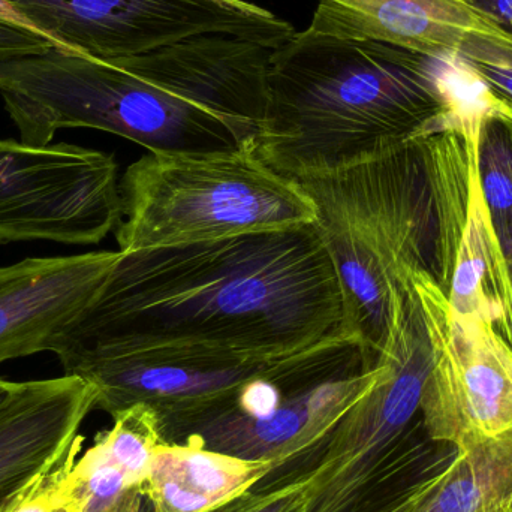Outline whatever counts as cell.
I'll return each instance as SVG.
<instances>
[{
	"mask_svg": "<svg viewBox=\"0 0 512 512\" xmlns=\"http://www.w3.org/2000/svg\"><path fill=\"white\" fill-rule=\"evenodd\" d=\"M343 328H354L345 292L312 222L120 252L50 352L59 361L159 349L283 357Z\"/></svg>",
	"mask_w": 512,
	"mask_h": 512,
	"instance_id": "obj_1",
	"label": "cell"
},
{
	"mask_svg": "<svg viewBox=\"0 0 512 512\" xmlns=\"http://www.w3.org/2000/svg\"><path fill=\"white\" fill-rule=\"evenodd\" d=\"M273 50L228 33L114 60L51 48L0 63V96L30 146L90 128L152 153L233 152L264 126Z\"/></svg>",
	"mask_w": 512,
	"mask_h": 512,
	"instance_id": "obj_2",
	"label": "cell"
},
{
	"mask_svg": "<svg viewBox=\"0 0 512 512\" xmlns=\"http://www.w3.org/2000/svg\"><path fill=\"white\" fill-rule=\"evenodd\" d=\"M267 84L255 150L289 179L477 122L495 105L456 60L310 29L271 51Z\"/></svg>",
	"mask_w": 512,
	"mask_h": 512,
	"instance_id": "obj_3",
	"label": "cell"
},
{
	"mask_svg": "<svg viewBox=\"0 0 512 512\" xmlns=\"http://www.w3.org/2000/svg\"><path fill=\"white\" fill-rule=\"evenodd\" d=\"M477 123L294 179L315 206L367 367L387 345L402 279L427 274L450 294L477 173Z\"/></svg>",
	"mask_w": 512,
	"mask_h": 512,
	"instance_id": "obj_4",
	"label": "cell"
},
{
	"mask_svg": "<svg viewBox=\"0 0 512 512\" xmlns=\"http://www.w3.org/2000/svg\"><path fill=\"white\" fill-rule=\"evenodd\" d=\"M119 252L210 242L312 224L316 210L297 180L268 167L255 147L152 153L120 179Z\"/></svg>",
	"mask_w": 512,
	"mask_h": 512,
	"instance_id": "obj_5",
	"label": "cell"
},
{
	"mask_svg": "<svg viewBox=\"0 0 512 512\" xmlns=\"http://www.w3.org/2000/svg\"><path fill=\"white\" fill-rule=\"evenodd\" d=\"M387 372L337 424L312 468L306 512H364L432 463L448 444L424 430L421 400L433 364L429 315L414 276L394 301L381 357Z\"/></svg>",
	"mask_w": 512,
	"mask_h": 512,
	"instance_id": "obj_6",
	"label": "cell"
},
{
	"mask_svg": "<svg viewBox=\"0 0 512 512\" xmlns=\"http://www.w3.org/2000/svg\"><path fill=\"white\" fill-rule=\"evenodd\" d=\"M66 53L125 59L191 36L228 33L268 48L295 33L249 0H8Z\"/></svg>",
	"mask_w": 512,
	"mask_h": 512,
	"instance_id": "obj_7",
	"label": "cell"
},
{
	"mask_svg": "<svg viewBox=\"0 0 512 512\" xmlns=\"http://www.w3.org/2000/svg\"><path fill=\"white\" fill-rule=\"evenodd\" d=\"M120 222L113 156L74 144L0 140V245H98Z\"/></svg>",
	"mask_w": 512,
	"mask_h": 512,
	"instance_id": "obj_8",
	"label": "cell"
},
{
	"mask_svg": "<svg viewBox=\"0 0 512 512\" xmlns=\"http://www.w3.org/2000/svg\"><path fill=\"white\" fill-rule=\"evenodd\" d=\"M429 315L433 364L421 400L432 441L471 451L512 433V351L477 316L457 315L441 286L414 274Z\"/></svg>",
	"mask_w": 512,
	"mask_h": 512,
	"instance_id": "obj_9",
	"label": "cell"
},
{
	"mask_svg": "<svg viewBox=\"0 0 512 512\" xmlns=\"http://www.w3.org/2000/svg\"><path fill=\"white\" fill-rule=\"evenodd\" d=\"M387 372L379 358L372 369L316 382L292 393L271 417H246L227 403H216L186 424L170 442L192 438L201 445L246 462L276 466L324 447L337 424Z\"/></svg>",
	"mask_w": 512,
	"mask_h": 512,
	"instance_id": "obj_10",
	"label": "cell"
},
{
	"mask_svg": "<svg viewBox=\"0 0 512 512\" xmlns=\"http://www.w3.org/2000/svg\"><path fill=\"white\" fill-rule=\"evenodd\" d=\"M119 258V251H101L0 267V363L50 351L98 297Z\"/></svg>",
	"mask_w": 512,
	"mask_h": 512,
	"instance_id": "obj_11",
	"label": "cell"
},
{
	"mask_svg": "<svg viewBox=\"0 0 512 512\" xmlns=\"http://www.w3.org/2000/svg\"><path fill=\"white\" fill-rule=\"evenodd\" d=\"M96 400L78 376L17 382L0 409V512L62 457Z\"/></svg>",
	"mask_w": 512,
	"mask_h": 512,
	"instance_id": "obj_12",
	"label": "cell"
},
{
	"mask_svg": "<svg viewBox=\"0 0 512 512\" xmlns=\"http://www.w3.org/2000/svg\"><path fill=\"white\" fill-rule=\"evenodd\" d=\"M307 29L454 59L471 33L505 32L466 0H318Z\"/></svg>",
	"mask_w": 512,
	"mask_h": 512,
	"instance_id": "obj_13",
	"label": "cell"
},
{
	"mask_svg": "<svg viewBox=\"0 0 512 512\" xmlns=\"http://www.w3.org/2000/svg\"><path fill=\"white\" fill-rule=\"evenodd\" d=\"M274 471L273 463L216 453L188 436L158 448L143 492L153 512H207L255 489Z\"/></svg>",
	"mask_w": 512,
	"mask_h": 512,
	"instance_id": "obj_14",
	"label": "cell"
},
{
	"mask_svg": "<svg viewBox=\"0 0 512 512\" xmlns=\"http://www.w3.org/2000/svg\"><path fill=\"white\" fill-rule=\"evenodd\" d=\"M475 165L493 236L502 254H512V117L495 105L478 119Z\"/></svg>",
	"mask_w": 512,
	"mask_h": 512,
	"instance_id": "obj_15",
	"label": "cell"
},
{
	"mask_svg": "<svg viewBox=\"0 0 512 512\" xmlns=\"http://www.w3.org/2000/svg\"><path fill=\"white\" fill-rule=\"evenodd\" d=\"M113 418V427L99 433L93 447L125 474L131 489H143L156 451L165 442L158 415L138 403Z\"/></svg>",
	"mask_w": 512,
	"mask_h": 512,
	"instance_id": "obj_16",
	"label": "cell"
},
{
	"mask_svg": "<svg viewBox=\"0 0 512 512\" xmlns=\"http://www.w3.org/2000/svg\"><path fill=\"white\" fill-rule=\"evenodd\" d=\"M454 60L481 84L498 110L512 117L510 33H471L460 45Z\"/></svg>",
	"mask_w": 512,
	"mask_h": 512,
	"instance_id": "obj_17",
	"label": "cell"
},
{
	"mask_svg": "<svg viewBox=\"0 0 512 512\" xmlns=\"http://www.w3.org/2000/svg\"><path fill=\"white\" fill-rule=\"evenodd\" d=\"M83 442V436L77 435L62 457L27 484L2 512H75L71 472Z\"/></svg>",
	"mask_w": 512,
	"mask_h": 512,
	"instance_id": "obj_18",
	"label": "cell"
},
{
	"mask_svg": "<svg viewBox=\"0 0 512 512\" xmlns=\"http://www.w3.org/2000/svg\"><path fill=\"white\" fill-rule=\"evenodd\" d=\"M483 294L493 330L512 351V254H502L493 231L487 246Z\"/></svg>",
	"mask_w": 512,
	"mask_h": 512,
	"instance_id": "obj_19",
	"label": "cell"
},
{
	"mask_svg": "<svg viewBox=\"0 0 512 512\" xmlns=\"http://www.w3.org/2000/svg\"><path fill=\"white\" fill-rule=\"evenodd\" d=\"M315 477L312 469L300 477L252 489L228 504L207 512H289L313 498Z\"/></svg>",
	"mask_w": 512,
	"mask_h": 512,
	"instance_id": "obj_20",
	"label": "cell"
},
{
	"mask_svg": "<svg viewBox=\"0 0 512 512\" xmlns=\"http://www.w3.org/2000/svg\"><path fill=\"white\" fill-rule=\"evenodd\" d=\"M459 450L448 445L414 480L388 495L364 512H415L438 489Z\"/></svg>",
	"mask_w": 512,
	"mask_h": 512,
	"instance_id": "obj_21",
	"label": "cell"
},
{
	"mask_svg": "<svg viewBox=\"0 0 512 512\" xmlns=\"http://www.w3.org/2000/svg\"><path fill=\"white\" fill-rule=\"evenodd\" d=\"M54 47L53 42L26 29L0 21V63L21 57L45 53Z\"/></svg>",
	"mask_w": 512,
	"mask_h": 512,
	"instance_id": "obj_22",
	"label": "cell"
},
{
	"mask_svg": "<svg viewBox=\"0 0 512 512\" xmlns=\"http://www.w3.org/2000/svg\"><path fill=\"white\" fill-rule=\"evenodd\" d=\"M512 35V0H466Z\"/></svg>",
	"mask_w": 512,
	"mask_h": 512,
	"instance_id": "obj_23",
	"label": "cell"
},
{
	"mask_svg": "<svg viewBox=\"0 0 512 512\" xmlns=\"http://www.w3.org/2000/svg\"><path fill=\"white\" fill-rule=\"evenodd\" d=\"M107 512H153V507L143 489H131Z\"/></svg>",
	"mask_w": 512,
	"mask_h": 512,
	"instance_id": "obj_24",
	"label": "cell"
},
{
	"mask_svg": "<svg viewBox=\"0 0 512 512\" xmlns=\"http://www.w3.org/2000/svg\"><path fill=\"white\" fill-rule=\"evenodd\" d=\"M17 387V382H8L0 379V409L2 406L8 402L9 397H11L12 391Z\"/></svg>",
	"mask_w": 512,
	"mask_h": 512,
	"instance_id": "obj_25",
	"label": "cell"
},
{
	"mask_svg": "<svg viewBox=\"0 0 512 512\" xmlns=\"http://www.w3.org/2000/svg\"><path fill=\"white\" fill-rule=\"evenodd\" d=\"M312 499H309V501H306L304 502V504H301L300 507L294 508V510H291L289 512H306L307 508H309L310 502H312Z\"/></svg>",
	"mask_w": 512,
	"mask_h": 512,
	"instance_id": "obj_26",
	"label": "cell"
}]
</instances>
